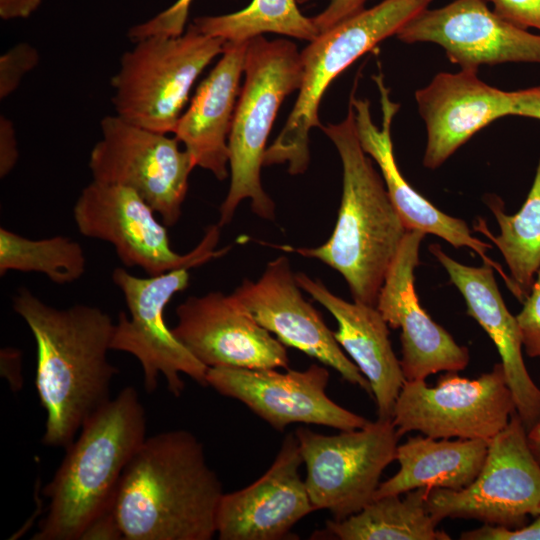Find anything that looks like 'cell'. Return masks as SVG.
<instances>
[{"label": "cell", "mask_w": 540, "mask_h": 540, "mask_svg": "<svg viewBox=\"0 0 540 540\" xmlns=\"http://www.w3.org/2000/svg\"><path fill=\"white\" fill-rule=\"evenodd\" d=\"M421 231H407L380 289L376 308L394 329L400 328L401 367L406 380H425L438 372H458L469 363V350L459 345L421 307L414 286Z\"/></svg>", "instance_id": "obj_18"}, {"label": "cell", "mask_w": 540, "mask_h": 540, "mask_svg": "<svg viewBox=\"0 0 540 540\" xmlns=\"http://www.w3.org/2000/svg\"><path fill=\"white\" fill-rule=\"evenodd\" d=\"M224 494L203 444L178 429L146 437L120 478L112 514L127 540H210Z\"/></svg>", "instance_id": "obj_2"}, {"label": "cell", "mask_w": 540, "mask_h": 540, "mask_svg": "<svg viewBox=\"0 0 540 540\" xmlns=\"http://www.w3.org/2000/svg\"><path fill=\"white\" fill-rule=\"evenodd\" d=\"M298 285L336 319L334 337L368 380L378 419L391 420L405 376L389 339L388 324L376 308L348 302L333 294L319 279L295 273Z\"/></svg>", "instance_id": "obj_23"}, {"label": "cell", "mask_w": 540, "mask_h": 540, "mask_svg": "<svg viewBox=\"0 0 540 540\" xmlns=\"http://www.w3.org/2000/svg\"><path fill=\"white\" fill-rule=\"evenodd\" d=\"M146 438V415L138 392L127 386L94 412L53 478L43 489L49 500L34 540H81L112 509L123 471Z\"/></svg>", "instance_id": "obj_4"}, {"label": "cell", "mask_w": 540, "mask_h": 540, "mask_svg": "<svg viewBox=\"0 0 540 540\" xmlns=\"http://www.w3.org/2000/svg\"><path fill=\"white\" fill-rule=\"evenodd\" d=\"M404 43L430 42L441 46L461 69L507 62L540 63V35L498 16L485 0H454L424 9L396 34Z\"/></svg>", "instance_id": "obj_15"}, {"label": "cell", "mask_w": 540, "mask_h": 540, "mask_svg": "<svg viewBox=\"0 0 540 540\" xmlns=\"http://www.w3.org/2000/svg\"><path fill=\"white\" fill-rule=\"evenodd\" d=\"M432 0H383L322 32L300 52L302 79L284 127L266 149L263 166L288 164L291 175L310 163L309 133L321 127L319 105L331 82L363 54L397 32Z\"/></svg>", "instance_id": "obj_6"}, {"label": "cell", "mask_w": 540, "mask_h": 540, "mask_svg": "<svg viewBox=\"0 0 540 540\" xmlns=\"http://www.w3.org/2000/svg\"><path fill=\"white\" fill-rule=\"evenodd\" d=\"M193 0H176L154 17L131 27L128 38L134 43L149 36H178L185 31Z\"/></svg>", "instance_id": "obj_30"}, {"label": "cell", "mask_w": 540, "mask_h": 540, "mask_svg": "<svg viewBox=\"0 0 540 540\" xmlns=\"http://www.w3.org/2000/svg\"><path fill=\"white\" fill-rule=\"evenodd\" d=\"M1 370L14 391L21 388V352L18 349L4 348L1 350Z\"/></svg>", "instance_id": "obj_38"}, {"label": "cell", "mask_w": 540, "mask_h": 540, "mask_svg": "<svg viewBox=\"0 0 540 540\" xmlns=\"http://www.w3.org/2000/svg\"><path fill=\"white\" fill-rule=\"evenodd\" d=\"M301 290L288 257L281 255L267 263L258 280L244 279L233 294L285 346L335 369L344 380L372 396L366 377L343 352L334 333Z\"/></svg>", "instance_id": "obj_17"}, {"label": "cell", "mask_w": 540, "mask_h": 540, "mask_svg": "<svg viewBox=\"0 0 540 540\" xmlns=\"http://www.w3.org/2000/svg\"><path fill=\"white\" fill-rule=\"evenodd\" d=\"M462 540H540V515L521 528L509 529L502 526L483 524L481 527L463 532Z\"/></svg>", "instance_id": "obj_34"}, {"label": "cell", "mask_w": 540, "mask_h": 540, "mask_svg": "<svg viewBox=\"0 0 540 540\" xmlns=\"http://www.w3.org/2000/svg\"><path fill=\"white\" fill-rule=\"evenodd\" d=\"M303 459L295 433L285 436L270 468L252 484L224 493L217 510L220 540H280L316 511L299 469Z\"/></svg>", "instance_id": "obj_19"}, {"label": "cell", "mask_w": 540, "mask_h": 540, "mask_svg": "<svg viewBox=\"0 0 540 540\" xmlns=\"http://www.w3.org/2000/svg\"><path fill=\"white\" fill-rule=\"evenodd\" d=\"M310 1H312V0H297V2L299 4H305V3L310 2Z\"/></svg>", "instance_id": "obj_41"}, {"label": "cell", "mask_w": 540, "mask_h": 540, "mask_svg": "<svg viewBox=\"0 0 540 540\" xmlns=\"http://www.w3.org/2000/svg\"><path fill=\"white\" fill-rule=\"evenodd\" d=\"M87 259L80 243L57 235L31 239L7 228H0V275L9 271L44 274L58 285L80 279Z\"/></svg>", "instance_id": "obj_29"}, {"label": "cell", "mask_w": 540, "mask_h": 540, "mask_svg": "<svg viewBox=\"0 0 540 540\" xmlns=\"http://www.w3.org/2000/svg\"><path fill=\"white\" fill-rule=\"evenodd\" d=\"M487 205L500 228L494 236L482 219L475 229L491 240L501 252L515 286V297L523 303L540 269V158L530 191L514 215H508L496 196L488 197Z\"/></svg>", "instance_id": "obj_27"}, {"label": "cell", "mask_w": 540, "mask_h": 540, "mask_svg": "<svg viewBox=\"0 0 540 540\" xmlns=\"http://www.w3.org/2000/svg\"><path fill=\"white\" fill-rule=\"evenodd\" d=\"M326 367L305 370L275 368H208L207 386L238 400L280 432L291 424L328 426L340 431L364 427L369 420L335 403L326 392Z\"/></svg>", "instance_id": "obj_14"}, {"label": "cell", "mask_w": 540, "mask_h": 540, "mask_svg": "<svg viewBox=\"0 0 540 540\" xmlns=\"http://www.w3.org/2000/svg\"><path fill=\"white\" fill-rule=\"evenodd\" d=\"M426 506L437 523L462 518L509 529L521 528L529 516L540 515V464L517 412L489 441L476 479L461 490L430 489Z\"/></svg>", "instance_id": "obj_10"}, {"label": "cell", "mask_w": 540, "mask_h": 540, "mask_svg": "<svg viewBox=\"0 0 540 540\" xmlns=\"http://www.w3.org/2000/svg\"><path fill=\"white\" fill-rule=\"evenodd\" d=\"M37 347L35 387L46 411L42 441L67 448L84 422L110 398L117 367L108 360L115 323L102 309L50 306L28 288L13 296Z\"/></svg>", "instance_id": "obj_1"}, {"label": "cell", "mask_w": 540, "mask_h": 540, "mask_svg": "<svg viewBox=\"0 0 540 540\" xmlns=\"http://www.w3.org/2000/svg\"><path fill=\"white\" fill-rule=\"evenodd\" d=\"M512 116L540 120V86L511 91Z\"/></svg>", "instance_id": "obj_37"}, {"label": "cell", "mask_w": 540, "mask_h": 540, "mask_svg": "<svg viewBox=\"0 0 540 540\" xmlns=\"http://www.w3.org/2000/svg\"><path fill=\"white\" fill-rule=\"evenodd\" d=\"M43 0H0V17L3 20L28 18Z\"/></svg>", "instance_id": "obj_39"}, {"label": "cell", "mask_w": 540, "mask_h": 540, "mask_svg": "<svg viewBox=\"0 0 540 540\" xmlns=\"http://www.w3.org/2000/svg\"><path fill=\"white\" fill-rule=\"evenodd\" d=\"M225 43L192 23L181 35L135 42L111 78L116 115L148 130L173 133L195 81L222 54Z\"/></svg>", "instance_id": "obj_7"}, {"label": "cell", "mask_w": 540, "mask_h": 540, "mask_svg": "<svg viewBox=\"0 0 540 540\" xmlns=\"http://www.w3.org/2000/svg\"><path fill=\"white\" fill-rule=\"evenodd\" d=\"M298 4L297 0H252L239 11L197 17L192 24L201 33L226 43L247 42L268 32L311 42L320 32Z\"/></svg>", "instance_id": "obj_28"}, {"label": "cell", "mask_w": 540, "mask_h": 540, "mask_svg": "<svg viewBox=\"0 0 540 540\" xmlns=\"http://www.w3.org/2000/svg\"><path fill=\"white\" fill-rule=\"evenodd\" d=\"M369 0H330L327 7L312 18L320 33L365 9Z\"/></svg>", "instance_id": "obj_35"}, {"label": "cell", "mask_w": 540, "mask_h": 540, "mask_svg": "<svg viewBox=\"0 0 540 540\" xmlns=\"http://www.w3.org/2000/svg\"><path fill=\"white\" fill-rule=\"evenodd\" d=\"M188 268L138 277L121 267L112 272L115 286L122 292L130 316L121 311L115 323L111 350L133 355L143 370L144 388L152 393L163 375L169 392L179 397L187 375L207 386L208 368L175 337L165 321V309L175 294L189 286Z\"/></svg>", "instance_id": "obj_11"}, {"label": "cell", "mask_w": 540, "mask_h": 540, "mask_svg": "<svg viewBox=\"0 0 540 540\" xmlns=\"http://www.w3.org/2000/svg\"><path fill=\"white\" fill-rule=\"evenodd\" d=\"M39 63V53L28 43H18L0 56V99L20 85L24 76Z\"/></svg>", "instance_id": "obj_31"}, {"label": "cell", "mask_w": 540, "mask_h": 540, "mask_svg": "<svg viewBox=\"0 0 540 540\" xmlns=\"http://www.w3.org/2000/svg\"><path fill=\"white\" fill-rule=\"evenodd\" d=\"M244 74L228 139L230 185L219 207L220 227L231 222L244 199L250 200L257 216L275 218V204L262 186L261 168L279 108L300 87V52L290 40L257 36L248 42Z\"/></svg>", "instance_id": "obj_5"}, {"label": "cell", "mask_w": 540, "mask_h": 540, "mask_svg": "<svg viewBox=\"0 0 540 540\" xmlns=\"http://www.w3.org/2000/svg\"><path fill=\"white\" fill-rule=\"evenodd\" d=\"M134 190L92 180L73 206L78 231L91 239L110 243L127 267H140L148 276L200 266L225 254L229 247L216 249L219 224L209 225L201 241L188 253L175 252L167 226Z\"/></svg>", "instance_id": "obj_8"}, {"label": "cell", "mask_w": 540, "mask_h": 540, "mask_svg": "<svg viewBox=\"0 0 540 540\" xmlns=\"http://www.w3.org/2000/svg\"><path fill=\"white\" fill-rule=\"evenodd\" d=\"M527 443L534 458L540 464V419L527 430Z\"/></svg>", "instance_id": "obj_40"}, {"label": "cell", "mask_w": 540, "mask_h": 540, "mask_svg": "<svg viewBox=\"0 0 540 540\" xmlns=\"http://www.w3.org/2000/svg\"><path fill=\"white\" fill-rule=\"evenodd\" d=\"M429 251L462 294L468 315L477 321L496 346L516 412L528 430L540 419V388L527 371L517 319L501 296L494 268L487 264L480 267L461 264L437 244L430 245Z\"/></svg>", "instance_id": "obj_22"}, {"label": "cell", "mask_w": 540, "mask_h": 540, "mask_svg": "<svg viewBox=\"0 0 540 540\" xmlns=\"http://www.w3.org/2000/svg\"><path fill=\"white\" fill-rule=\"evenodd\" d=\"M175 337L207 368H289L287 349L231 294L190 296L176 308Z\"/></svg>", "instance_id": "obj_16"}, {"label": "cell", "mask_w": 540, "mask_h": 540, "mask_svg": "<svg viewBox=\"0 0 540 540\" xmlns=\"http://www.w3.org/2000/svg\"><path fill=\"white\" fill-rule=\"evenodd\" d=\"M248 42L225 43L221 58L198 86L173 131L195 167L210 171L219 181L228 177V139Z\"/></svg>", "instance_id": "obj_24"}, {"label": "cell", "mask_w": 540, "mask_h": 540, "mask_svg": "<svg viewBox=\"0 0 540 540\" xmlns=\"http://www.w3.org/2000/svg\"><path fill=\"white\" fill-rule=\"evenodd\" d=\"M19 158L16 133L12 121L0 116V177H6Z\"/></svg>", "instance_id": "obj_36"}, {"label": "cell", "mask_w": 540, "mask_h": 540, "mask_svg": "<svg viewBox=\"0 0 540 540\" xmlns=\"http://www.w3.org/2000/svg\"><path fill=\"white\" fill-rule=\"evenodd\" d=\"M429 490L373 499L345 519L326 521L323 531L340 540H449L427 509Z\"/></svg>", "instance_id": "obj_26"}, {"label": "cell", "mask_w": 540, "mask_h": 540, "mask_svg": "<svg viewBox=\"0 0 540 540\" xmlns=\"http://www.w3.org/2000/svg\"><path fill=\"white\" fill-rule=\"evenodd\" d=\"M516 319L526 354L540 357V269Z\"/></svg>", "instance_id": "obj_32"}, {"label": "cell", "mask_w": 540, "mask_h": 540, "mask_svg": "<svg viewBox=\"0 0 540 540\" xmlns=\"http://www.w3.org/2000/svg\"><path fill=\"white\" fill-rule=\"evenodd\" d=\"M493 11L504 20L522 28L540 31V0H485Z\"/></svg>", "instance_id": "obj_33"}, {"label": "cell", "mask_w": 540, "mask_h": 540, "mask_svg": "<svg viewBox=\"0 0 540 540\" xmlns=\"http://www.w3.org/2000/svg\"><path fill=\"white\" fill-rule=\"evenodd\" d=\"M489 441L412 436L398 444V471L381 482L374 499L403 495L419 488L461 490L478 476Z\"/></svg>", "instance_id": "obj_25"}, {"label": "cell", "mask_w": 540, "mask_h": 540, "mask_svg": "<svg viewBox=\"0 0 540 540\" xmlns=\"http://www.w3.org/2000/svg\"><path fill=\"white\" fill-rule=\"evenodd\" d=\"M100 128L102 137L88 162L92 180L134 190L164 225H175L195 168L190 154L176 137L142 128L118 115L105 116Z\"/></svg>", "instance_id": "obj_13"}, {"label": "cell", "mask_w": 540, "mask_h": 540, "mask_svg": "<svg viewBox=\"0 0 540 540\" xmlns=\"http://www.w3.org/2000/svg\"><path fill=\"white\" fill-rule=\"evenodd\" d=\"M320 128L335 145L342 163V196L335 228L318 247L276 248L322 261L343 276L354 301L376 306L407 229L383 178L362 149L351 104L344 120Z\"/></svg>", "instance_id": "obj_3"}, {"label": "cell", "mask_w": 540, "mask_h": 540, "mask_svg": "<svg viewBox=\"0 0 540 540\" xmlns=\"http://www.w3.org/2000/svg\"><path fill=\"white\" fill-rule=\"evenodd\" d=\"M373 79L380 94L381 128L372 120L369 100L357 98L352 91L349 103L354 111L356 131L362 149L379 166L389 197L405 228L407 231L416 230L436 235L456 248L467 247L473 250L484 264L492 266L499 273L514 294L515 286L510 276L487 255V250L492 246L473 237L464 220L447 215L436 208L401 174L395 160L391 137L392 121L400 106L392 101L390 89L386 87L383 75H376Z\"/></svg>", "instance_id": "obj_20"}, {"label": "cell", "mask_w": 540, "mask_h": 540, "mask_svg": "<svg viewBox=\"0 0 540 540\" xmlns=\"http://www.w3.org/2000/svg\"><path fill=\"white\" fill-rule=\"evenodd\" d=\"M515 412L503 366L496 363L474 379L446 372L433 387L425 380H405L391 420L400 436L419 432L437 439L490 441Z\"/></svg>", "instance_id": "obj_12"}, {"label": "cell", "mask_w": 540, "mask_h": 540, "mask_svg": "<svg viewBox=\"0 0 540 540\" xmlns=\"http://www.w3.org/2000/svg\"><path fill=\"white\" fill-rule=\"evenodd\" d=\"M477 71L441 72L416 90L415 100L427 131L424 167L438 168L481 129L512 116L511 91L488 85Z\"/></svg>", "instance_id": "obj_21"}, {"label": "cell", "mask_w": 540, "mask_h": 540, "mask_svg": "<svg viewBox=\"0 0 540 540\" xmlns=\"http://www.w3.org/2000/svg\"><path fill=\"white\" fill-rule=\"evenodd\" d=\"M306 467L304 479L315 510L345 519L373 501L383 471L395 460L400 434L392 420L323 435L300 426L294 431Z\"/></svg>", "instance_id": "obj_9"}]
</instances>
